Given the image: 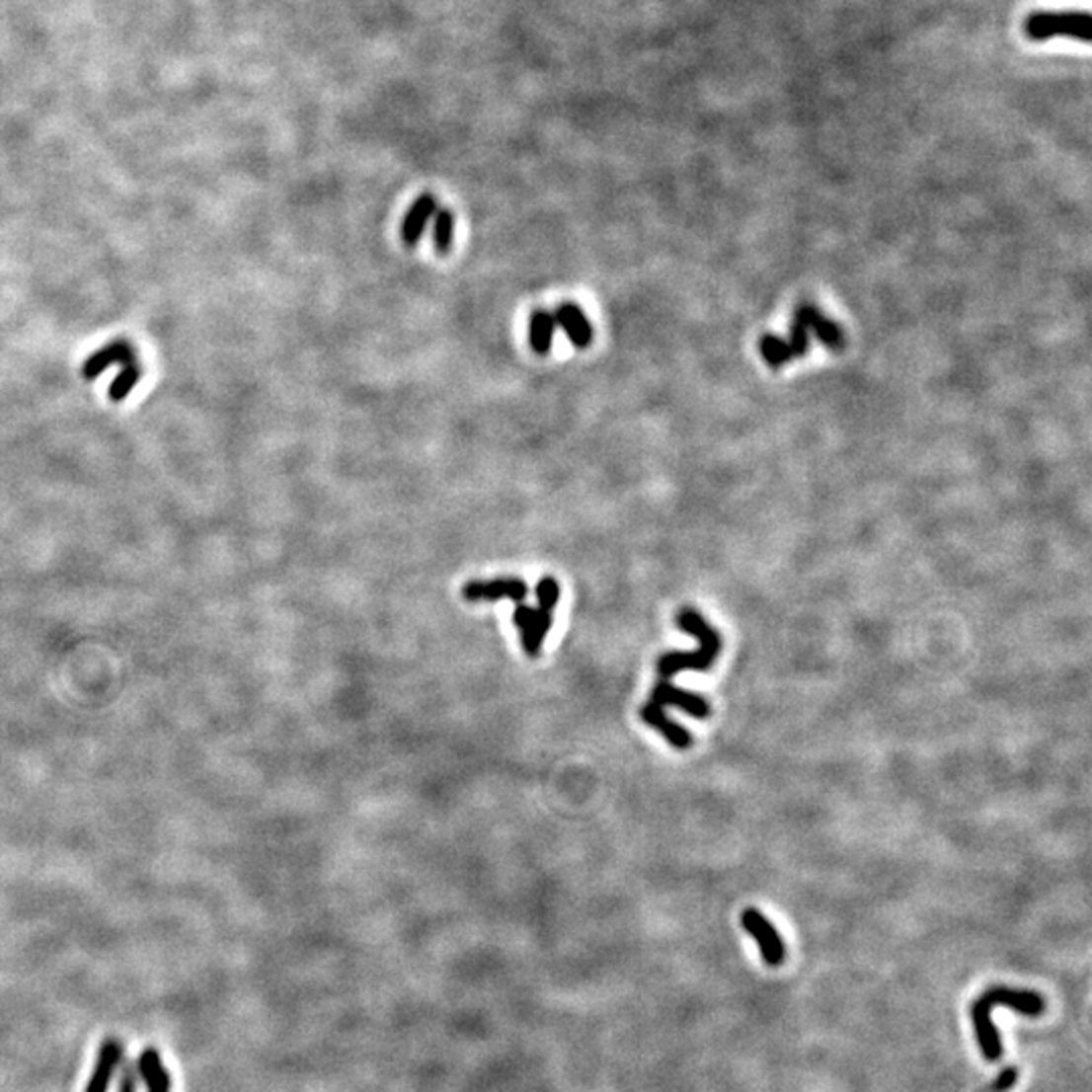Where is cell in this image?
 <instances>
[{
  "mask_svg": "<svg viewBox=\"0 0 1092 1092\" xmlns=\"http://www.w3.org/2000/svg\"><path fill=\"white\" fill-rule=\"evenodd\" d=\"M555 332H557V320L553 312L549 310L532 312L530 324H528V343L536 354L544 356L551 352Z\"/></svg>",
  "mask_w": 1092,
  "mask_h": 1092,
  "instance_id": "obj_15",
  "label": "cell"
},
{
  "mask_svg": "<svg viewBox=\"0 0 1092 1092\" xmlns=\"http://www.w3.org/2000/svg\"><path fill=\"white\" fill-rule=\"evenodd\" d=\"M140 379H142L140 364H136V362L123 364L121 370L117 372V376L114 379V383L110 385V399L116 401V403L123 401L134 391V387L140 383Z\"/></svg>",
  "mask_w": 1092,
  "mask_h": 1092,
  "instance_id": "obj_17",
  "label": "cell"
},
{
  "mask_svg": "<svg viewBox=\"0 0 1092 1092\" xmlns=\"http://www.w3.org/2000/svg\"><path fill=\"white\" fill-rule=\"evenodd\" d=\"M466 601L470 603H496V601H514L522 603L528 595V585L520 577H498L490 581H470L461 589Z\"/></svg>",
  "mask_w": 1092,
  "mask_h": 1092,
  "instance_id": "obj_4",
  "label": "cell"
},
{
  "mask_svg": "<svg viewBox=\"0 0 1092 1092\" xmlns=\"http://www.w3.org/2000/svg\"><path fill=\"white\" fill-rule=\"evenodd\" d=\"M136 1066L142 1082L146 1084V1092H173V1078L168 1074L156 1048H144L136 1060Z\"/></svg>",
  "mask_w": 1092,
  "mask_h": 1092,
  "instance_id": "obj_14",
  "label": "cell"
},
{
  "mask_svg": "<svg viewBox=\"0 0 1092 1092\" xmlns=\"http://www.w3.org/2000/svg\"><path fill=\"white\" fill-rule=\"evenodd\" d=\"M1018 1076L1020 1072L1016 1066H1005L989 1084V1092H1010L1016 1086Z\"/></svg>",
  "mask_w": 1092,
  "mask_h": 1092,
  "instance_id": "obj_22",
  "label": "cell"
},
{
  "mask_svg": "<svg viewBox=\"0 0 1092 1092\" xmlns=\"http://www.w3.org/2000/svg\"><path fill=\"white\" fill-rule=\"evenodd\" d=\"M555 320H557V326L563 328L569 343L575 349L585 351V349H589L593 345L595 328H593L591 320L586 318V314L581 310V306H577L573 302H563L555 310Z\"/></svg>",
  "mask_w": 1092,
  "mask_h": 1092,
  "instance_id": "obj_10",
  "label": "cell"
},
{
  "mask_svg": "<svg viewBox=\"0 0 1092 1092\" xmlns=\"http://www.w3.org/2000/svg\"><path fill=\"white\" fill-rule=\"evenodd\" d=\"M140 1072L136 1062L125 1060L119 1064V1076H117V1090L116 1092H138L140 1088Z\"/></svg>",
  "mask_w": 1092,
  "mask_h": 1092,
  "instance_id": "obj_21",
  "label": "cell"
},
{
  "mask_svg": "<svg viewBox=\"0 0 1092 1092\" xmlns=\"http://www.w3.org/2000/svg\"><path fill=\"white\" fill-rule=\"evenodd\" d=\"M759 352L765 364L771 368H781L795 358L789 341L779 334H763L759 341Z\"/></svg>",
  "mask_w": 1092,
  "mask_h": 1092,
  "instance_id": "obj_16",
  "label": "cell"
},
{
  "mask_svg": "<svg viewBox=\"0 0 1092 1092\" xmlns=\"http://www.w3.org/2000/svg\"><path fill=\"white\" fill-rule=\"evenodd\" d=\"M553 613L551 609H544L540 605L528 607L524 603H516L514 609V625L518 627L520 644L528 658H538L542 654V646L553 627Z\"/></svg>",
  "mask_w": 1092,
  "mask_h": 1092,
  "instance_id": "obj_3",
  "label": "cell"
},
{
  "mask_svg": "<svg viewBox=\"0 0 1092 1092\" xmlns=\"http://www.w3.org/2000/svg\"><path fill=\"white\" fill-rule=\"evenodd\" d=\"M136 362V351L132 349L130 343L125 341H116L104 349H100L98 352H94L86 364H83V376H86L88 381H94L98 379V376L110 368L112 364H132Z\"/></svg>",
  "mask_w": 1092,
  "mask_h": 1092,
  "instance_id": "obj_13",
  "label": "cell"
},
{
  "mask_svg": "<svg viewBox=\"0 0 1092 1092\" xmlns=\"http://www.w3.org/2000/svg\"><path fill=\"white\" fill-rule=\"evenodd\" d=\"M435 211H437V200L429 193H424L409 206L401 227V239L407 247H415L419 241H422L428 229V223L433 219Z\"/></svg>",
  "mask_w": 1092,
  "mask_h": 1092,
  "instance_id": "obj_11",
  "label": "cell"
},
{
  "mask_svg": "<svg viewBox=\"0 0 1092 1092\" xmlns=\"http://www.w3.org/2000/svg\"><path fill=\"white\" fill-rule=\"evenodd\" d=\"M536 601L540 607L555 611V607L561 601V585L555 577L551 575L540 577V581L536 583Z\"/></svg>",
  "mask_w": 1092,
  "mask_h": 1092,
  "instance_id": "obj_19",
  "label": "cell"
},
{
  "mask_svg": "<svg viewBox=\"0 0 1092 1092\" xmlns=\"http://www.w3.org/2000/svg\"><path fill=\"white\" fill-rule=\"evenodd\" d=\"M433 221V245L437 254H449L453 243V231H455V219L449 208H437Z\"/></svg>",
  "mask_w": 1092,
  "mask_h": 1092,
  "instance_id": "obj_18",
  "label": "cell"
},
{
  "mask_svg": "<svg viewBox=\"0 0 1092 1092\" xmlns=\"http://www.w3.org/2000/svg\"><path fill=\"white\" fill-rule=\"evenodd\" d=\"M650 702H654L662 708H665V706L682 708L686 714H690V717H694V719H708L710 717V704L704 696H700L696 692L682 690V688L674 686L667 680H660L654 686Z\"/></svg>",
  "mask_w": 1092,
  "mask_h": 1092,
  "instance_id": "obj_9",
  "label": "cell"
},
{
  "mask_svg": "<svg viewBox=\"0 0 1092 1092\" xmlns=\"http://www.w3.org/2000/svg\"><path fill=\"white\" fill-rule=\"evenodd\" d=\"M684 634L694 636L700 642L698 652H669L658 660V674L662 680L674 678L680 671H704L717 660L723 648V638L696 609L684 607L676 617Z\"/></svg>",
  "mask_w": 1092,
  "mask_h": 1092,
  "instance_id": "obj_1",
  "label": "cell"
},
{
  "mask_svg": "<svg viewBox=\"0 0 1092 1092\" xmlns=\"http://www.w3.org/2000/svg\"><path fill=\"white\" fill-rule=\"evenodd\" d=\"M787 341L791 345V351H793V356L795 358H802L808 351H810V330L804 322L795 320L793 318V324H791V330H789V336Z\"/></svg>",
  "mask_w": 1092,
  "mask_h": 1092,
  "instance_id": "obj_20",
  "label": "cell"
},
{
  "mask_svg": "<svg viewBox=\"0 0 1092 1092\" xmlns=\"http://www.w3.org/2000/svg\"><path fill=\"white\" fill-rule=\"evenodd\" d=\"M640 717H642V721H644L646 725H650L652 729H656L671 746H676V748H680V750H686V748L692 746V742H694L692 735H690L684 727H680L678 723L669 721V719L665 717V712H663L662 706H658V704H654V702H648V704L640 710Z\"/></svg>",
  "mask_w": 1092,
  "mask_h": 1092,
  "instance_id": "obj_12",
  "label": "cell"
},
{
  "mask_svg": "<svg viewBox=\"0 0 1092 1092\" xmlns=\"http://www.w3.org/2000/svg\"><path fill=\"white\" fill-rule=\"evenodd\" d=\"M741 922L744 931L757 941L763 961L769 965V968H779V965L785 961V945L777 929L757 908H746L741 916Z\"/></svg>",
  "mask_w": 1092,
  "mask_h": 1092,
  "instance_id": "obj_5",
  "label": "cell"
},
{
  "mask_svg": "<svg viewBox=\"0 0 1092 1092\" xmlns=\"http://www.w3.org/2000/svg\"><path fill=\"white\" fill-rule=\"evenodd\" d=\"M993 1003L989 999L987 993H983L979 999H975L974 1007H972V1020H974V1030H975V1038H977V1044L981 1048V1053L985 1056V1060L989 1062H995L1001 1058L1003 1054V1046H1001V1038H999V1032L995 1028V1024L991 1022V1010H993Z\"/></svg>",
  "mask_w": 1092,
  "mask_h": 1092,
  "instance_id": "obj_6",
  "label": "cell"
},
{
  "mask_svg": "<svg viewBox=\"0 0 1092 1092\" xmlns=\"http://www.w3.org/2000/svg\"><path fill=\"white\" fill-rule=\"evenodd\" d=\"M795 320H800L808 326L810 332H814L819 343L829 351H842L846 347L844 330L839 328L833 320H829L816 304L802 302L795 308Z\"/></svg>",
  "mask_w": 1092,
  "mask_h": 1092,
  "instance_id": "obj_7",
  "label": "cell"
},
{
  "mask_svg": "<svg viewBox=\"0 0 1092 1092\" xmlns=\"http://www.w3.org/2000/svg\"><path fill=\"white\" fill-rule=\"evenodd\" d=\"M123 1058H125V1050H123L121 1040H117L114 1036L106 1038L100 1046L94 1072H92V1076L86 1084V1090H83V1092H108L110 1086H112L114 1074L119 1068V1064L123 1062Z\"/></svg>",
  "mask_w": 1092,
  "mask_h": 1092,
  "instance_id": "obj_8",
  "label": "cell"
},
{
  "mask_svg": "<svg viewBox=\"0 0 1092 1092\" xmlns=\"http://www.w3.org/2000/svg\"><path fill=\"white\" fill-rule=\"evenodd\" d=\"M1024 33L1032 40L1068 37L1090 43L1092 17L1086 11H1038L1026 19Z\"/></svg>",
  "mask_w": 1092,
  "mask_h": 1092,
  "instance_id": "obj_2",
  "label": "cell"
}]
</instances>
